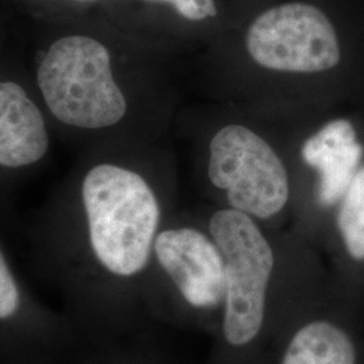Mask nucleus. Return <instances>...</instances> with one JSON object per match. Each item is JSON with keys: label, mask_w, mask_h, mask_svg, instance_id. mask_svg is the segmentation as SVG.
<instances>
[{"label": "nucleus", "mask_w": 364, "mask_h": 364, "mask_svg": "<svg viewBox=\"0 0 364 364\" xmlns=\"http://www.w3.org/2000/svg\"><path fill=\"white\" fill-rule=\"evenodd\" d=\"M49 138L38 107L23 88L0 81V165L21 168L46 154Z\"/></svg>", "instance_id": "obj_9"}, {"label": "nucleus", "mask_w": 364, "mask_h": 364, "mask_svg": "<svg viewBox=\"0 0 364 364\" xmlns=\"http://www.w3.org/2000/svg\"><path fill=\"white\" fill-rule=\"evenodd\" d=\"M66 364H122V363H100V362H95L90 359L87 355H85V344L82 346V348L75 355V358Z\"/></svg>", "instance_id": "obj_13"}, {"label": "nucleus", "mask_w": 364, "mask_h": 364, "mask_svg": "<svg viewBox=\"0 0 364 364\" xmlns=\"http://www.w3.org/2000/svg\"><path fill=\"white\" fill-rule=\"evenodd\" d=\"M159 267L196 308H210L225 297L224 260L218 246L193 228H173L156 235Z\"/></svg>", "instance_id": "obj_7"}, {"label": "nucleus", "mask_w": 364, "mask_h": 364, "mask_svg": "<svg viewBox=\"0 0 364 364\" xmlns=\"http://www.w3.org/2000/svg\"><path fill=\"white\" fill-rule=\"evenodd\" d=\"M81 203L95 269L114 279L144 273L161 219L159 203L144 177L99 165L82 181Z\"/></svg>", "instance_id": "obj_1"}, {"label": "nucleus", "mask_w": 364, "mask_h": 364, "mask_svg": "<svg viewBox=\"0 0 364 364\" xmlns=\"http://www.w3.org/2000/svg\"><path fill=\"white\" fill-rule=\"evenodd\" d=\"M338 225L348 254L353 259L364 260V166L343 196Z\"/></svg>", "instance_id": "obj_11"}, {"label": "nucleus", "mask_w": 364, "mask_h": 364, "mask_svg": "<svg viewBox=\"0 0 364 364\" xmlns=\"http://www.w3.org/2000/svg\"><path fill=\"white\" fill-rule=\"evenodd\" d=\"M209 230L225 270L224 335L232 346H246L263 323L273 250L250 215L237 209L216 212Z\"/></svg>", "instance_id": "obj_3"}, {"label": "nucleus", "mask_w": 364, "mask_h": 364, "mask_svg": "<svg viewBox=\"0 0 364 364\" xmlns=\"http://www.w3.org/2000/svg\"><path fill=\"white\" fill-rule=\"evenodd\" d=\"M82 346L65 314L31 291L0 247V364H66Z\"/></svg>", "instance_id": "obj_5"}, {"label": "nucleus", "mask_w": 364, "mask_h": 364, "mask_svg": "<svg viewBox=\"0 0 364 364\" xmlns=\"http://www.w3.org/2000/svg\"><path fill=\"white\" fill-rule=\"evenodd\" d=\"M246 45L258 65L289 73H320L340 63V43L326 14L312 4L270 9L248 28Z\"/></svg>", "instance_id": "obj_6"}, {"label": "nucleus", "mask_w": 364, "mask_h": 364, "mask_svg": "<svg viewBox=\"0 0 364 364\" xmlns=\"http://www.w3.org/2000/svg\"><path fill=\"white\" fill-rule=\"evenodd\" d=\"M38 84L53 115L69 126L109 127L127 111L109 53L90 37L73 36L53 43L39 66Z\"/></svg>", "instance_id": "obj_2"}, {"label": "nucleus", "mask_w": 364, "mask_h": 364, "mask_svg": "<svg viewBox=\"0 0 364 364\" xmlns=\"http://www.w3.org/2000/svg\"><path fill=\"white\" fill-rule=\"evenodd\" d=\"M210 182L227 192L231 207L269 219L289 200V176L281 158L257 132L240 124L223 127L209 144Z\"/></svg>", "instance_id": "obj_4"}, {"label": "nucleus", "mask_w": 364, "mask_h": 364, "mask_svg": "<svg viewBox=\"0 0 364 364\" xmlns=\"http://www.w3.org/2000/svg\"><path fill=\"white\" fill-rule=\"evenodd\" d=\"M356 352L341 329L324 321L299 329L282 364H355Z\"/></svg>", "instance_id": "obj_10"}, {"label": "nucleus", "mask_w": 364, "mask_h": 364, "mask_svg": "<svg viewBox=\"0 0 364 364\" xmlns=\"http://www.w3.org/2000/svg\"><path fill=\"white\" fill-rule=\"evenodd\" d=\"M81 1H85V0H81Z\"/></svg>", "instance_id": "obj_14"}, {"label": "nucleus", "mask_w": 364, "mask_h": 364, "mask_svg": "<svg viewBox=\"0 0 364 364\" xmlns=\"http://www.w3.org/2000/svg\"><path fill=\"white\" fill-rule=\"evenodd\" d=\"M171 3L181 16L189 21H203L216 16L215 0H164Z\"/></svg>", "instance_id": "obj_12"}, {"label": "nucleus", "mask_w": 364, "mask_h": 364, "mask_svg": "<svg viewBox=\"0 0 364 364\" xmlns=\"http://www.w3.org/2000/svg\"><path fill=\"white\" fill-rule=\"evenodd\" d=\"M304 162L320 174L318 203L336 204L351 183L363 156L351 122L338 119L313 134L302 146Z\"/></svg>", "instance_id": "obj_8"}]
</instances>
